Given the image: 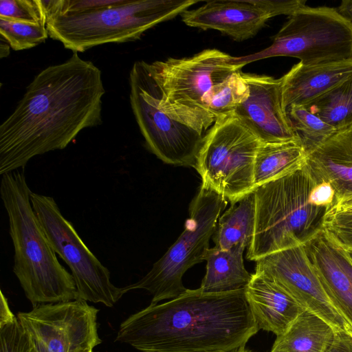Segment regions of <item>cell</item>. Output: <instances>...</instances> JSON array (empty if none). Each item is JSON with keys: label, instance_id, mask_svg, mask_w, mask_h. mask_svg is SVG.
<instances>
[{"label": "cell", "instance_id": "obj_13", "mask_svg": "<svg viewBox=\"0 0 352 352\" xmlns=\"http://www.w3.org/2000/svg\"><path fill=\"white\" fill-rule=\"evenodd\" d=\"M255 272L272 279L303 309L321 318L336 331H352V327L327 295L304 245L258 258L256 261Z\"/></svg>", "mask_w": 352, "mask_h": 352}, {"label": "cell", "instance_id": "obj_19", "mask_svg": "<svg viewBox=\"0 0 352 352\" xmlns=\"http://www.w3.org/2000/svg\"><path fill=\"white\" fill-rule=\"evenodd\" d=\"M352 76V60L325 64H295L282 78L283 103L304 105Z\"/></svg>", "mask_w": 352, "mask_h": 352}, {"label": "cell", "instance_id": "obj_25", "mask_svg": "<svg viewBox=\"0 0 352 352\" xmlns=\"http://www.w3.org/2000/svg\"><path fill=\"white\" fill-rule=\"evenodd\" d=\"M292 126L307 154L333 135L337 131L304 105H292L287 109Z\"/></svg>", "mask_w": 352, "mask_h": 352}, {"label": "cell", "instance_id": "obj_4", "mask_svg": "<svg viewBox=\"0 0 352 352\" xmlns=\"http://www.w3.org/2000/svg\"><path fill=\"white\" fill-rule=\"evenodd\" d=\"M1 198L14 246L13 272L33 306L78 299L74 278L58 261L33 210L24 173L1 175Z\"/></svg>", "mask_w": 352, "mask_h": 352}, {"label": "cell", "instance_id": "obj_9", "mask_svg": "<svg viewBox=\"0 0 352 352\" xmlns=\"http://www.w3.org/2000/svg\"><path fill=\"white\" fill-rule=\"evenodd\" d=\"M260 143L234 113L218 116L204 138L195 166L201 185L230 203L254 191V161Z\"/></svg>", "mask_w": 352, "mask_h": 352}, {"label": "cell", "instance_id": "obj_18", "mask_svg": "<svg viewBox=\"0 0 352 352\" xmlns=\"http://www.w3.org/2000/svg\"><path fill=\"white\" fill-rule=\"evenodd\" d=\"M245 296L259 329L276 336L283 334L305 310L274 281L256 272L245 287Z\"/></svg>", "mask_w": 352, "mask_h": 352}, {"label": "cell", "instance_id": "obj_40", "mask_svg": "<svg viewBox=\"0 0 352 352\" xmlns=\"http://www.w3.org/2000/svg\"><path fill=\"white\" fill-rule=\"evenodd\" d=\"M349 334L351 335V336L352 338V331H349Z\"/></svg>", "mask_w": 352, "mask_h": 352}, {"label": "cell", "instance_id": "obj_24", "mask_svg": "<svg viewBox=\"0 0 352 352\" xmlns=\"http://www.w3.org/2000/svg\"><path fill=\"white\" fill-rule=\"evenodd\" d=\"M304 106L337 131L352 126V76Z\"/></svg>", "mask_w": 352, "mask_h": 352}, {"label": "cell", "instance_id": "obj_11", "mask_svg": "<svg viewBox=\"0 0 352 352\" xmlns=\"http://www.w3.org/2000/svg\"><path fill=\"white\" fill-rule=\"evenodd\" d=\"M98 309L87 301L40 304L17 318L35 352H85L101 343L97 329Z\"/></svg>", "mask_w": 352, "mask_h": 352}, {"label": "cell", "instance_id": "obj_23", "mask_svg": "<svg viewBox=\"0 0 352 352\" xmlns=\"http://www.w3.org/2000/svg\"><path fill=\"white\" fill-rule=\"evenodd\" d=\"M256 207L254 190L237 201L219 217L213 235L215 247L230 250L236 246L248 248L255 228Z\"/></svg>", "mask_w": 352, "mask_h": 352}, {"label": "cell", "instance_id": "obj_36", "mask_svg": "<svg viewBox=\"0 0 352 352\" xmlns=\"http://www.w3.org/2000/svg\"><path fill=\"white\" fill-rule=\"evenodd\" d=\"M10 46L9 44L1 38V43H0V57L4 58L7 57L10 54Z\"/></svg>", "mask_w": 352, "mask_h": 352}, {"label": "cell", "instance_id": "obj_2", "mask_svg": "<svg viewBox=\"0 0 352 352\" xmlns=\"http://www.w3.org/2000/svg\"><path fill=\"white\" fill-rule=\"evenodd\" d=\"M258 330L245 288L220 293L198 288L130 316L116 340L142 352H231Z\"/></svg>", "mask_w": 352, "mask_h": 352}, {"label": "cell", "instance_id": "obj_21", "mask_svg": "<svg viewBox=\"0 0 352 352\" xmlns=\"http://www.w3.org/2000/svg\"><path fill=\"white\" fill-rule=\"evenodd\" d=\"M335 334L326 321L305 309L276 337L270 352H327Z\"/></svg>", "mask_w": 352, "mask_h": 352}, {"label": "cell", "instance_id": "obj_35", "mask_svg": "<svg viewBox=\"0 0 352 352\" xmlns=\"http://www.w3.org/2000/svg\"><path fill=\"white\" fill-rule=\"evenodd\" d=\"M327 212L352 214V201L336 204L327 209Z\"/></svg>", "mask_w": 352, "mask_h": 352}, {"label": "cell", "instance_id": "obj_7", "mask_svg": "<svg viewBox=\"0 0 352 352\" xmlns=\"http://www.w3.org/2000/svg\"><path fill=\"white\" fill-rule=\"evenodd\" d=\"M272 40L261 51L232 56L230 63L241 69L252 62L275 56L297 58L306 65L352 60V25L333 8L305 6L296 10Z\"/></svg>", "mask_w": 352, "mask_h": 352}, {"label": "cell", "instance_id": "obj_17", "mask_svg": "<svg viewBox=\"0 0 352 352\" xmlns=\"http://www.w3.org/2000/svg\"><path fill=\"white\" fill-rule=\"evenodd\" d=\"M305 166L316 183L331 184L334 204L352 201V126L337 131L308 153Z\"/></svg>", "mask_w": 352, "mask_h": 352}, {"label": "cell", "instance_id": "obj_37", "mask_svg": "<svg viewBox=\"0 0 352 352\" xmlns=\"http://www.w3.org/2000/svg\"><path fill=\"white\" fill-rule=\"evenodd\" d=\"M236 352H251V351L245 349L244 346H243V347L239 349Z\"/></svg>", "mask_w": 352, "mask_h": 352}, {"label": "cell", "instance_id": "obj_30", "mask_svg": "<svg viewBox=\"0 0 352 352\" xmlns=\"http://www.w3.org/2000/svg\"><path fill=\"white\" fill-rule=\"evenodd\" d=\"M322 228L344 249L352 252V214L326 212Z\"/></svg>", "mask_w": 352, "mask_h": 352}, {"label": "cell", "instance_id": "obj_22", "mask_svg": "<svg viewBox=\"0 0 352 352\" xmlns=\"http://www.w3.org/2000/svg\"><path fill=\"white\" fill-rule=\"evenodd\" d=\"M307 155L299 139L261 142L254 166L255 188L301 168Z\"/></svg>", "mask_w": 352, "mask_h": 352}, {"label": "cell", "instance_id": "obj_15", "mask_svg": "<svg viewBox=\"0 0 352 352\" xmlns=\"http://www.w3.org/2000/svg\"><path fill=\"white\" fill-rule=\"evenodd\" d=\"M249 94L233 112L261 142L299 139L283 103L282 78L242 73Z\"/></svg>", "mask_w": 352, "mask_h": 352}, {"label": "cell", "instance_id": "obj_29", "mask_svg": "<svg viewBox=\"0 0 352 352\" xmlns=\"http://www.w3.org/2000/svg\"><path fill=\"white\" fill-rule=\"evenodd\" d=\"M0 352H35L17 316L0 325Z\"/></svg>", "mask_w": 352, "mask_h": 352}, {"label": "cell", "instance_id": "obj_6", "mask_svg": "<svg viewBox=\"0 0 352 352\" xmlns=\"http://www.w3.org/2000/svg\"><path fill=\"white\" fill-rule=\"evenodd\" d=\"M316 184L305 164L255 188L256 220L248 248L249 260L256 261L271 253L304 245L322 229L327 209L309 201Z\"/></svg>", "mask_w": 352, "mask_h": 352}, {"label": "cell", "instance_id": "obj_33", "mask_svg": "<svg viewBox=\"0 0 352 352\" xmlns=\"http://www.w3.org/2000/svg\"><path fill=\"white\" fill-rule=\"evenodd\" d=\"M1 300H0V325L8 322L16 316L12 312L7 298L4 296L2 291H1Z\"/></svg>", "mask_w": 352, "mask_h": 352}, {"label": "cell", "instance_id": "obj_28", "mask_svg": "<svg viewBox=\"0 0 352 352\" xmlns=\"http://www.w3.org/2000/svg\"><path fill=\"white\" fill-rule=\"evenodd\" d=\"M0 17L26 23H47L42 0H1Z\"/></svg>", "mask_w": 352, "mask_h": 352}, {"label": "cell", "instance_id": "obj_27", "mask_svg": "<svg viewBox=\"0 0 352 352\" xmlns=\"http://www.w3.org/2000/svg\"><path fill=\"white\" fill-rule=\"evenodd\" d=\"M1 38L14 51L32 48L49 36L46 24L32 23L0 17Z\"/></svg>", "mask_w": 352, "mask_h": 352}, {"label": "cell", "instance_id": "obj_20", "mask_svg": "<svg viewBox=\"0 0 352 352\" xmlns=\"http://www.w3.org/2000/svg\"><path fill=\"white\" fill-rule=\"evenodd\" d=\"M243 246L225 250L215 246L209 248L204 256L206 272L200 289L208 293L227 292L245 288L251 280L245 269Z\"/></svg>", "mask_w": 352, "mask_h": 352}, {"label": "cell", "instance_id": "obj_34", "mask_svg": "<svg viewBox=\"0 0 352 352\" xmlns=\"http://www.w3.org/2000/svg\"><path fill=\"white\" fill-rule=\"evenodd\" d=\"M337 12L352 25V0H343L336 8Z\"/></svg>", "mask_w": 352, "mask_h": 352}, {"label": "cell", "instance_id": "obj_38", "mask_svg": "<svg viewBox=\"0 0 352 352\" xmlns=\"http://www.w3.org/2000/svg\"><path fill=\"white\" fill-rule=\"evenodd\" d=\"M348 253H349V257H350V258H351V260L352 261V252H348Z\"/></svg>", "mask_w": 352, "mask_h": 352}, {"label": "cell", "instance_id": "obj_14", "mask_svg": "<svg viewBox=\"0 0 352 352\" xmlns=\"http://www.w3.org/2000/svg\"><path fill=\"white\" fill-rule=\"evenodd\" d=\"M305 3V0H215L180 15L190 27L218 30L243 41L254 37L271 18L289 16Z\"/></svg>", "mask_w": 352, "mask_h": 352}, {"label": "cell", "instance_id": "obj_26", "mask_svg": "<svg viewBox=\"0 0 352 352\" xmlns=\"http://www.w3.org/2000/svg\"><path fill=\"white\" fill-rule=\"evenodd\" d=\"M248 94V85L241 71H237L214 85L204 97L203 104L217 118L219 116L233 113Z\"/></svg>", "mask_w": 352, "mask_h": 352}, {"label": "cell", "instance_id": "obj_12", "mask_svg": "<svg viewBox=\"0 0 352 352\" xmlns=\"http://www.w3.org/2000/svg\"><path fill=\"white\" fill-rule=\"evenodd\" d=\"M232 58L219 50L207 49L187 58L149 63V68L166 101L206 109L203 100L210 90L241 71L230 63Z\"/></svg>", "mask_w": 352, "mask_h": 352}, {"label": "cell", "instance_id": "obj_10", "mask_svg": "<svg viewBox=\"0 0 352 352\" xmlns=\"http://www.w3.org/2000/svg\"><path fill=\"white\" fill-rule=\"evenodd\" d=\"M30 200L52 249L72 272L78 298L107 307L115 305L125 294L124 288L111 283L108 268L85 244L54 199L32 192Z\"/></svg>", "mask_w": 352, "mask_h": 352}, {"label": "cell", "instance_id": "obj_3", "mask_svg": "<svg viewBox=\"0 0 352 352\" xmlns=\"http://www.w3.org/2000/svg\"><path fill=\"white\" fill-rule=\"evenodd\" d=\"M47 30L74 53L139 39L148 30L187 10L195 0L43 1Z\"/></svg>", "mask_w": 352, "mask_h": 352}, {"label": "cell", "instance_id": "obj_8", "mask_svg": "<svg viewBox=\"0 0 352 352\" xmlns=\"http://www.w3.org/2000/svg\"><path fill=\"white\" fill-rule=\"evenodd\" d=\"M227 204L223 195L201 185L190 203L184 231L143 278L123 287L125 293L146 290L153 295L151 304L153 305L183 294L187 289L182 284V276L189 268L204 261L209 241Z\"/></svg>", "mask_w": 352, "mask_h": 352}, {"label": "cell", "instance_id": "obj_5", "mask_svg": "<svg viewBox=\"0 0 352 352\" xmlns=\"http://www.w3.org/2000/svg\"><path fill=\"white\" fill-rule=\"evenodd\" d=\"M129 85L131 107L148 148L166 164L195 168L215 116L204 109L166 101L144 60L133 63Z\"/></svg>", "mask_w": 352, "mask_h": 352}, {"label": "cell", "instance_id": "obj_16", "mask_svg": "<svg viewBox=\"0 0 352 352\" xmlns=\"http://www.w3.org/2000/svg\"><path fill=\"white\" fill-rule=\"evenodd\" d=\"M304 246L327 295L352 327V261L348 252L323 228Z\"/></svg>", "mask_w": 352, "mask_h": 352}, {"label": "cell", "instance_id": "obj_32", "mask_svg": "<svg viewBox=\"0 0 352 352\" xmlns=\"http://www.w3.org/2000/svg\"><path fill=\"white\" fill-rule=\"evenodd\" d=\"M327 352H352V338L349 333L336 331L333 341Z\"/></svg>", "mask_w": 352, "mask_h": 352}, {"label": "cell", "instance_id": "obj_1", "mask_svg": "<svg viewBox=\"0 0 352 352\" xmlns=\"http://www.w3.org/2000/svg\"><path fill=\"white\" fill-rule=\"evenodd\" d=\"M104 94L100 69L78 53L42 70L0 125L1 175L65 148L82 130L100 125Z\"/></svg>", "mask_w": 352, "mask_h": 352}, {"label": "cell", "instance_id": "obj_39", "mask_svg": "<svg viewBox=\"0 0 352 352\" xmlns=\"http://www.w3.org/2000/svg\"><path fill=\"white\" fill-rule=\"evenodd\" d=\"M85 352H93V350H89V351H85Z\"/></svg>", "mask_w": 352, "mask_h": 352}, {"label": "cell", "instance_id": "obj_31", "mask_svg": "<svg viewBox=\"0 0 352 352\" xmlns=\"http://www.w3.org/2000/svg\"><path fill=\"white\" fill-rule=\"evenodd\" d=\"M335 199V190L331 184L326 181L316 183L311 190L309 196V201L311 205L327 209L334 204Z\"/></svg>", "mask_w": 352, "mask_h": 352}]
</instances>
